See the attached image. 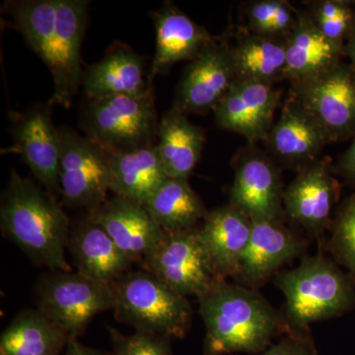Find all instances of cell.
Returning <instances> with one entry per match:
<instances>
[{"mask_svg": "<svg viewBox=\"0 0 355 355\" xmlns=\"http://www.w3.org/2000/svg\"><path fill=\"white\" fill-rule=\"evenodd\" d=\"M205 324L203 355L260 354L286 333L284 316L256 289L217 279L198 298Z\"/></svg>", "mask_w": 355, "mask_h": 355, "instance_id": "obj_1", "label": "cell"}, {"mask_svg": "<svg viewBox=\"0 0 355 355\" xmlns=\"http://www.w3.org/2000/svg\"><path fill=\"white\" fill-rule=\"evenodd\" d=\"M0 225L3 235L33 263L72 272L65 257L71 227L69 217L57 198L14 170L1 196Z\"/></svg>", "mask_w": 355, "mask_h": 355, "instance_id": "obj_2", "label": "cell"}, {"mask_svg": "<svg viewBox=\"0 0 355 355\" xmlns=\"http://www.w3.org/2000/svg\"><path fill=\"white\" fill-rule=\"evenodd\" d=\"M275 286L286 297L287 334L309 331L316 322L340 316L355 303L354 282L321 254L304 257L296 268L279 270Z\"/></svg>", "mask_w": 355, "mask_h": 355, "instance_id": "obj_3", "label": "cell"}, {"mask_svg": "<svg viewBox=\"0 0 355 355\" xmlns=\"http://www.w3.org/2000/svg\"><path fill=\"white\" fill-rule=\"evenodd\" d=\"M111 286L114 315L121 323L170 338H184L190 330L193 309L188 297L150 272H125Z\"/></svg>", "mask_w": 355, "mask_h": 355, "instance_id": "obj_4", "label": "cell"}, {"mask_svg": "<svg viewBox=\"0 0 355 355\" xmlns=\"http://www.w3.org/2000/svg\"><path fill=\"white\" fill-rule=\"evenodd\" d=\"M35 302L70 338H77L94 317L113 309V291L110 284L77 272L50 270L37 280Z\"/></svg>", "mask_w": 355, "mask_h": 355, "instance_id": "obj_5", "label": "cell"}, {"mask_svg": "<svg viewBox=\"0 0 355 355\" xmlns=\"http://www.w3.org/2000/svg\"><path fill=\"white\" fill-rule=\"evenodd\" d=\"M159 123L153 92L89 100L81 123L86 137L108 150H128L155 144Z\"/></svg>", "mask_w": 355, "mask_h": 355, "instance_id": "obj_6", "label": "cell"}, {"mask_svg": "<svg viewBox=\"0 0 355 355\" xmlns=\"http://www.w3.org/2000/svg\"><path fill=\"white\" fill-rule=\"evenodd\" d=\"M60 197L65 207L92 211L111 191L108 150L70 128H60Z\"/></svg>", "mask_w": 355, "mask_h": 355, "instance_id": "obj_7", "label": "cell"}, {"mask_svg": "<svg viewBox=\"0 0 355 355\" xmlns=\"http://www.w3.org/2000/svg\"><path fill=\"white\" fill-rule=\"evenodd\" d=\"M140 266L184 297L200 298L219 279L198 227L165 232Z\"/></svg>", "mask_w": 355, "mask_h": 355, "instance_id": "obj_8", "label": "cell"}, {"mask_svg": "<svg viewBox=\"0 0 355 355\" xmlns=\"http://www.w3.org/2000/svg\"><path fill=\"white\" fill-rule=\"evenodd\" d=\"M289 95L318 121L331 144L355 137V71L349 62L292 84Z\"/></svg>", "mask_w": 355, "mask_h": 355, "instance_id": "obj_9", "label": "cell"}, {"mask_svg": "<svg viewBox=\"0 0 355 355\" xmlns=\"http://www.w3.org/2000/svg\"><path fill=\"white\" fill-rule=\"evenodd\" d=\"M235 80L232 44L214 37L184 70L173 106L187 114L214 111Z\"/></svg>", "mask_w": 355, "mask_h": 355, "instance_id": "obj_10", "label": "cell"}, {"mask_svg": "<svg viewBox=\"0 0 355 355\" xmlns=\"http://www.w3.org/2000/svg\"><path fill=\"white\" fill-rule=\"evenodd\" d=\"M284 187L279 165L261 149H243L236 159L230 202L252 221L284 217Z\"/></svg>", "mask_w": 355, "mask_h": 355, "instance_id": "obj_11", "label": "cell"}, {"mask_svg": "<svg viewBox=\"0 0 355 355\" xmlns=\"http://www.w3.org/2000/svg\"><path fill=\"white\" fill-rule=\"evenodd\" d=\"M57 26L51 46L50 69L53 92L50 105L69 108L83 84L81 44L88 21L86 0H55Z\"/></svg>", "mask_w": 355, "mask_h": 355, "instance_id": "obj_12", "label": "cell"}, {"mask_svg": "<svg viewBox=\"0 0 355 355\" xmlns=\"http://www.w3.org/2000/svg\"><path fill=\"white\" fill-rule=\"evenodd\" d=\"M282 97L275 84L235 80L214 109L217 127L241 135L250 144L265 141Z\"/></svg>", "mask_w": 355, "mask_h": 355, "instance_id": "obj_13", "label": "cell"}, {"mask_svg": "<svg viewBox=\"0 0 355 355\" xmlns=\"http://www.w3.org/2000/svg\"><path fill=\"white\" fill-rule=\"evenodd\" d=\"M340 198V184L329 159H319L304 169L284 191V214L313 236L321 235L331 224Z\"/></svg>", "mask_w": 355, "mask_h": 355, "instance_id": "obj_14", "label": "cell"}, {"mask_svg": "<svg viewBox=\"0 0 355 355\" xmlns=\"http://www.w3.org/2000/svg\"><path fill=\"white\" fill-rule=\"evenodd\" d=\"M13 150L19 153L44 190L60 196L62 137L50 112L39 107L21 114L13 127Z\"/></svg>", "mask_w": 355, "mask_h": 355, "instance_id": "obj_15", "label": "cell"}, {"mask_svg": "<svg viewBox=\"0 0 355 355\" xmlns=\"http://www.w3.org/2000/svg\"><path fill=\"white\" fill-rule=\"evenodd\" d=\"M265 142L273 158L297 172L319 160L331 144L321 125L291 95Z\"/></svg>", "mask_w": 355, "mask_h": 355, "instance_id": "obj_16", "label": "cell"}, {"mask_svg": "<svg viewBox=\"0 0 355 355\" xmlns=\"http://www.w3.org/2000/svg\"><path fill=\"white\" fill-rule=\"evenodd\" d=\"M251 238L243 254L236 280L257 289L300 256L304 242L280 220L252 221Z\"/></svg>", "mask_w": 355, "mask_h": 355, "instance_id": "obj_17", "label": "cell"}, {"mask_svg": "<svg viewBox=\"0 0 355 355\" xmlns=\"http://www.w3.org/2000/svg\"><path fill=\"white\" fill-rule=\"evenodd\" d=\"M87 214L132 263H141L165 234L146 205L118 196Z\"/></svg>", "mask_w": 355, "mask_h": 355, "instance_id": "obj_18", "label": "cell"}, {"mask_svg": "<svg viewBox=\"0 0 355 355\" xmlns=\"http://www.w3.org/2000/svg\"><path fill=\"white\" fill-rule=\"evenodd\" d=\"M153 83L146 73L144 58L127 44L116 43L102 60L89 65L83 72L81 85L88 100H99L151 94Z\"/></svg>", "mask_w": 355, "mask_h": 355, "instance_id": "obj_19", "label": "cell"}, {"mask_svg": "<svg viewBox=\"0 0 355 355\" xmlns=\"http://www.w3.org/2000/svg\"><path fill=\"white\" fill-rule=\"evenodd\" d=\"M67 250L77 272L110 286L133 263L88 214L71 224Z\"/></svg>", "mask_w": 355, "mask_h": 355, "instance_id": "obj_20", "label": "cell"}, {"mask_svg": "<svg viewBox=\"0 0 355 355\" xmlns=\"http://www.w3.org/2000/svg\"><path fill=\"white\" fill-rule=\"evenodd\" d=\"M253 222L228 203L212 210L198 228L200 238L219 279H235L251 238Z\"/></svg>", "mask_w": 355, "mask_h": 355, "instance_id": "obj_21", "label": "cell"}, {"mask_svg": "<svg viewBox=\"0 0 355 355\" xmlns=\"http://www.w3.org/2000/svg\"><path fill=\"white\" fill-rule=\"evenodd\" d=\"M151 15L156 30L155 55L149 70L153 81L177 62L193 60L214 39L172 2H166Z\"/></svg>", "mask_w": 355, "mask_h": 355, "instance_id": "obj_22", "label": "cell"}, {"mask_svg": "<svg viewBox=\"0 0 355 355\" xmlns=\"http://www.w3.org/2000/svg\"><path fill=\"white\" fill-rule=\"evenodd\" d=\"M286 79L292 84L333 69L345 58V46L322 34L304 9H298L297 24L286 41Z\"/></svg>", "mask_w": 355, "mask_h": 355, "instance_id": "obj_23", "label": "cell"}, {"mask_svg": "<svg viewBox=\"0 0 355 355\" xmlns=\"http://www.w3.org/2000/svg\"><path fill=\"white\" fill-rule=\"evenodd\" d=\"M108 153L111 191L118 197L146 205L169 178L156 144Z\"/></svg>", "mask_w": 355, "mask_h": 355, "instance_id": "obj_24", "label": "cell"}, {"mask_svg": "<svg viewBox=\"0 0 355 355\" xmlns=\"http://www.w3.org/2000/svg\"><path fill=\"white\" fill-rule=\"evenodd\" d=\"M205 135L188 114L173 106L159 123V155L168 177L188 180L202 156Z\"/></svg>", "mask_w": 355, "mask_h": 355, "instance_id": "obj_25", "label": "cell"}, {"mask_svg": "<svg viewBox=\"0 0 355 355\" xmlns=\"http://www.w3.org/2000/svg\"><path fill=\"white\" fill-rule=\"evenodd\" d=\"M70 338L38 309L20 311L2 331L0 355H60Z\"/></svg>", "mask_w": 355, "mask_h": 355, "instance_id": "obj_26", "label": "cell"}, {"mask_svg": "<svg viewBox=\"0 0 355 355\" xmlns=\"http://www.w3.org/2000/svg\"><path fill=\"white\" fill-rule=\"evenodd\" d=\"M236 80L275 84L286 79V41L239 28L232 44Z\"/></svg>", "mask_w": 355, "mask_h": 355, "instance_id": "obj_27", "label": "cell"}, {"mask_svg": "<svg viewBox=\"0 0 355 355\" xmlns=\"http://www.w3.org/2000/svg\"><path fill=\"white\" fill-rule=\"evenodd\" d=\"M144 205L165 232L196 228L209 214L188 180L174 178H168Z\"/></svg>", "mask_w": 355, "mask_h": 355, "instance_id": "obj_28", "label": "cell"}, {"mask_svg": "<svg viewBox=\"0 0 355 355\" xmlns=\"http://www.w3.org/2000/svg\"><path fill=\"white\" fill-rule=\"evenodd\" d=\"M4 6L28 46L48 64L57 26L55 0H14Z\"/></svg>", "mask_w": 355, "mask_h": 355, "instance_id": "obj_29", "label": "cell"}, {"mask_svg": "<svg viewBox=\"0 0 355 355\" xmlns=\"http://www.w3.org/2000/svg\"><path fill=\"white\" fill-rule=\"evenodd\" d=\"M243 7V29L258 36L286 41L297 24L298 8L286 0H253Z\"/></svg>", "mask_w": 355, "mask_h": 355, "instance_id": "obj_30", "label": "cell"}, {"mask_svg": "<svg viewBox=\"0 0 355 355\" xmlns=\"http://www.w3.org/2000/svg\"><path fill=\"white\" fill-rule=\"evenodd\" d=\"M304 6L306 13L322 34L345 46L355 27V1L313 0Z\"/></svg>", "mask_w": 355, "mask_h": 355, "instance_id": "obj_31", "label": "cell"}, {"mask_svg": "<svg viewBox=\"0 0 355 355\" xmlns=\"http://www.w3.org/2000/svg\"><path fill=\"white\" fill-rule=\"evenodd\" d=\"M330 249L336 260L349 268L355 284V193L338 209L333 222Z\"/></svg>", "mask_w": 355, "mask_h": 355, "instance_id": "obj_32", "label": "cell"}, {"mask_svg": "<svg viewBox=\"0 0 355 355\" xmlns=\"http://www.w3.org/2000/svg\"><path fill=\"white\" fill-rule=\"evenodd\" d=\"M107 330L111 338L113 355H173L172 338L168 336L141 331L125 335L110 326Z\"/></svg>", "mask_w": 355, "mask_h": 355, "instance_id": "obj_33", "label": "cell"}, {"mask_svg": "<svg viewBox=\"0 0 355 355\" xmlns=\"http://www.w3.org/2000/svg\"><path fill=\"white\" fill-rule=\"evenodd\" d=\"M259 355H320L309 331L287 334L280 342L270 345Z\"/></svg>", "mask_w": 355, "mask_h": 355, "instance_id": "obj_34", "label": "cell"}, {"mask_svg": "<svg viewBox=\"0 0 355 355\" xmlns=\"http://www.w3.org/2000/svg\"><path fill=\"white\" fill-rule=\"evenodd\" d=\"M336 169L347 181L355 184V137L349 148L338 159Z\"/></svg>", "mask_w": 355, "mask_h": 355, "instance_id": "obj_35", "label": "cell"}, {"mask_svg": "<svg viewBox=\"0 0 355 355\" xmlns=\"http://www.w3.org/2000/svg\"><path fill=\"white\" fill-rule=\"evenodd\" d=\"M64 355H110L102 350L86 347L77 340V338H70Z\"/></svg>", "mask_w": 355, "mask_h": 355, "instance_id": "obj_36", "label": "cell"}, {"mask_svg": "<svg viewBox=\"0 0 355 355\" xmlns=\"http://www.w3.org/2000/svg\"><path fill=\"white\" fill-rule=\"evenodd\" d=\"M345 58L349 60V64L352 65V69L355 71V27L354 32H352V36L347 44L345 46Z\"/></svg>", "mask_w": 355, "mask_h": 355, "instance_id": "obj_37", "label": "cell"}]
</instances>
